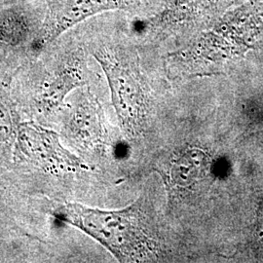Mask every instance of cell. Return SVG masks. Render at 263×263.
Returning a JSON list of instances; mask_svg holds the SVG:
<instances>
[{"instance_id":"obj_6","label":"cell","mask_w":263,"mask_h":263,"mask_svg":"<svg viewBox=\"0 0 263 263\" xmlns=\"http://www.w3.org/2000/svg\"><path fill=\"white\" fill-rule=\"evenodd\" d=\"M86 83L82 54L70 53L44 79L35 98L39 110L45 114L60 109L66 96Z\"/></svg>"},{"instance_id":"obj_3","label":"cell","mask_w":263,"mask_h":263,"mask_svg":"<svg viewBox=\"0 0 263 263\" xmlns=\"http://www.w3.org/2000/svg\"><path fill=\"white\" fill-rule=\"evenodd\" d=\"M93 56L101 65L110 89L119 123L129 136L143 131L151 109V90L141 72L139 57L121 45H102Z\"/></svg>"},{"instance_id":"obj_9","label":"cell","mask_w":263,"mask_h":263,"mask_svg":"<svg viewBox=\"0 0 263 263\" xmlns=\"http://www.w3.org/2000/svg\"><path fill=\"white\" fill-rule=\"evenodd\" d=\"M19 124L11 104L0 98V144L15 140Z\"/></svg>"},{"instance_id":"obj_8","label":"cell","mask_w":263,"mask_h":263,"mask_svg":"<svg viewBox=\"0 0 263 263\" xmlns=\"http://www.w3.org/2000/svg\"><path fill=\"white\" fill-rule=\"evenodd\" d=\"M100 105L91 95L84 97L70 110L66 122V133L86 147H94L104 141V121Z\"/></svg>"},{"instance_id":"obj_7","label":"cell","mask_w":263,"mask_h":263,"mask_svg":"<svg viewBox=\"0 0 263 263\" xmlns=\"http://www.w3.org/2000/svg\"><path fill=\"white\" fill-rule=\"evenodd\" d=\"M222 0H169L151 20V28L162 33L197 26L215 19Z\"/></svg>"},{"instance_id":"obj_10","label":"cell","mask_w":263,"mask_h":263,"mask_svg":"<svg viewBox=\"0 0 263 263\" xmlns=\"http://www.w3.org/2000/svg\"><path fill=\"white\" fill-rule=\"evenodd\" d=\"M260 214H259V216H258V221H259V223L263 226V202H262V206L260 208V212H259Z\"/></svg>"},{"instance_id":"obj_11","label":"cell","mask_w":263,"mask_h":263,"mask_svg":"<svg viewBox=\"0 0 263 263\" xmlns=\"http://www.w3.org/2000/svg\"><path fill=\"white\" fill-rule=\"evenodd\" d=\"M15 0H0V6L1 5H6V4H10L12 2H14Z\"/></svg>"},{"instance_id":"obj_5","label":"cell","mask_w":263,"mask_h":263,"mask_svg":"<svg viewBox=\"0 0 263 263\" xmlns=\"http://www.w3.org/2000/svg\"><path fill=\"white\" fill-rule=\"evenodd\" d=\"M142 0H49L45 19L34 39V49L43 50L66 30L85 20L110 10L139 6Z\"/></svg>"},{"instance_id":"obj_2","label":"cell","mask_w":263,"mask_h":263,"mask_svg":"<svg viewBox=\"0 0 263 263\" xmlns=\"http://www.w3.org/2000/svg\"><path fill=\"white\" fill-rule=\"evenodd\" d=\"M140 202L122 210L106 211L67 203L57 208L54 217L90 236L120 262L154 261L163 248L142 216Z\"/></svg>"},{"instance_id":"obj_1","label":"cell","mask_w":263,"mask_h":263,"mask_svg":"<svg viewBox=\"0 0 263 263\" xmlns=\"http://www.w3.org/2000/svg\"><path fill=\"white\" fill-rule=\"evenodd\" d=\"M263 45V3H248L213 19L189 43L169 57L174 77L214 74L227 63Z\"/></svg>"},{"instance_id":"obj_4","label":"cell","mask_w":263,"mask_h":263,"mask_svg":"<svg viewBox=\"0 0 263 263\" xmlns=\"http://www.w3.org/2000/svg\"><path fill=\"white\" fill-rule=\"evenodd\" d=\"M15 141L19 158L48 173L66 174L86 166L62 144L59 134L36 123H20Z\"/></svg>"}]
</instances>
